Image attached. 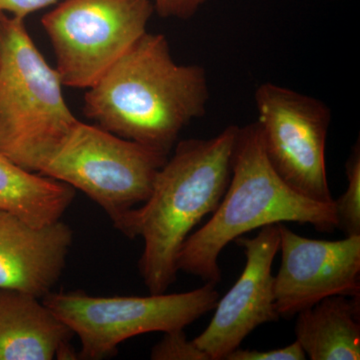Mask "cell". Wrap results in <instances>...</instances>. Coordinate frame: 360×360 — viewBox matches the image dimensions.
I'll return each mask as SVG.
<instances>
[{
  "label": "cell",
  "mask_w": 360,
  "mask_h": 360,
  "mask_svg": "<svg viewBox=\"0 0 360 360\" xmlns=\"http://www.w3.org/2000/svg\"><path fill=\"white\" fill-rule=\"evenodd\" d=\"M359 303V295L328 296L296 314V340L309 359H360Z\"/></svg>",
  "instance_id": "cell-13"
},
{
  "label": "cell",
  "mask_w": 360,
  "mask_h": 360,
  "mask_svg": "<svg viewBox=\"0 0 360 360\" xmlns=\"http://www.w3.org/2000/svg\"><path fill=\"white\" fill-rule=\"evenodd\" d=\"M153 0H65L42 18L61 84L89 89L144 33Z\"/></svg>",
  "instance_id": "cell-7"
},
{
  "label": "cell",
  "mask_w": 360,
  "mask_h": 360,
  "mask_svg": "<svg viewBox=\"0 0 360 360\" xmlns=\"http://www.w3.org/2000/svg\"><path fill=\"white\" fill-rule=\"evenodd\" d=\"M25 20H0V153L40 174L78 122Z\"/></svg>",
  "instance_id": "cell-4"
},
{
  "label": "cell",
  "mask_w": 360,
  "mask_h": 360,
  "mask_svg": "<svg viewBox=\"0 0 360 360\" xmlns=\"http://www.w3.org/2000/svg\"><path fill=\"white\" fill-rule=\"evenodd\" d=\"M307 354L297 340L285 347L276 348L267 352L238 349L227 355L225 360H304Z\"/></svg>",
  "instance_id": "cell-17"
},
{
  "label": "cell",
  "mask_w": 360,
  "mask_h": 360,
  "mask_svg": "<svg viewBox=\"0 0 360 360\" xmlns=\"http://www.w3.org/2000/svg\"><path fill=\"white\" fill-rule=\"evenodd\" d=\"M73 335L39 298L0 290V360L73 359Z\"/></svg>",
  "instance_id": "cell-12"
},
{
  "label": "cell",
  "mask_w": 360,
  "mask_h": 360,
  "mask_svg": "<svg viewBox=\"0 0 360 360\" xmlns=\"http://www.w3.org/2000/svg\"><path fill=\"white\" fill-rule=\"evenodd\" d=\"M238 131V125H229L212 139L179 141L148 200L130 213L123 234L143 239L139 272L153 295L167 292L176 281L182 245L224 198Z\"/></svg>",
  "instance_id": "cell-2"
},
{
  "label": "cell",
  "mask_w": 360,
  "mask_h": 360,
  "mask_svg": "<svg viewBox=\"0 0 360 360\" xmlns=\"http://www.w3.org/2000/svg\"><path fill=\"white\" fill-rule=\"evenodd\" d=\"M73 241L65 222L37 226L0 210V290L42 300L58 283Z\"/></svg>",
  "instance_id": "cell-11"
},
{
  "label": "cell",
  "mask_w": 360,
  "mask_h": 360,
  "mask_svg": "<svg viewBox=\"0 0 360 360\" xmlns=\"http://www.w3.org/2000/svg\"><path fill=\"white\" fill-rule=\"evenodd\" d=\"M150 359L153 360H210V357L196 347L193 340H187L184 329L165 333L162 340L153 347Z\"/></svg>",
  "instance_id": "cell-16"
},
{
  "label": "cell",
  "mask_w": 360,
  "mask_h": 360,
  "mask_svg": "<svg viewBox=\"0 0 360 360\" xmlns=\"http://www.w3.org/2000/svg\"><path fill=\"white\" fill-rule=\"evenodd\" d=\"M4 15H6V14H4V13H0V20H1L2 18H4Z\"/></svg>",
  "instance_id": "cell-20"
},
{
  "label": "cell",
  "mask_w": 360,
  "mask_h": 360,
  "mask_svg": "<svg viewBox=\"0 0 360 360\" xmlns=\"http://www.w3.org/2000/svg\"><path fill=\"white\" fill-rule=\"evenodd\" d=\"M219 300L212 283L172 295L101 297L84 291H51L42 298L79 338L78 356L89 360L112 356L120 343L136 335L184 329L214 309Z\"/></svg>",
  "instance_id": "cell-6"
},
{
  "label": "cell",
  "mask_w": 360,
  "mask_h": 360,
  "mask_svg": "<svg viewBox=\"0 0 360 360\" xmlns=\"http://www.w3.org/2000/svg\"><path fill=\"white\" fill-rule=\"evenodd\" d=\"M255 103L265 155L274 172L305 198L333 202L326 162L328 106L271 82L258 87Z\"/></svg>",
  "instance_id": "cell-8"
},
{
  "label": "cell",
  "mask_w": 360,
  "mask_h": 360,
  "mask_svg": "<svg viewBox=\"0 0 360 360\" xmlns=\"http://www.w3.org/2000/svg\"><path fill=\"white\" fill-rule=\"evenodd\" d=\"M234 243L245 250V269L217 302L207 328L193 340L210 360L226 359L258 326L281 319L276 309L272 276L281 243L278 226L265 225L255 238L239 236Z\"/></svg>",
  "instance_id": "cell-10"
},
{
  "label": "cell",
  "mask_w": 360,
  "mask_h": 360,
  "mask_svg": "<svg viewBox=\"0 0 360 360\" xmlns=\"http://www.w3.org/2000/svg\"><path fill=\"white\" fill-rule=\"evenodd\" d=\"M58 0H0V13H9L25 20L28 14L51 6Z\"/></svg>",
  "instance_id": "cell-19"
},
{
  "label": "cell",
  "mask_w": 360,
  "mask_h": 360,
  "mask_svg": "<svg viewBox=\"0 0 360 360\" xmlns=\"http://www.w3.org/2000/svg\"><path fill=\"white\" fill-rule=\"evenodd\" d=\"M155 11L163 18L189 20L207 0H153Z\"/></svg>",
  "instance_id": "cell-18"
},
{
  "label": "cell",
  "mask_w": 360,
  "mask_h": 360,
  "mask_svg": "<svg viewBox=\"0 0 360 360\" xmlns=\"http://www.w3.org/2000/svg\"><path fill=\"white\" fill-rule=\"evenodd\" d=\"M210 221L191 233L177 257V269L219 283L220 253L239 236L265 225L298 222L319 232L338 229L335 200L319 202L285 184L265 155L257 122L239 127L231 181Z\"/></svg>",
  "instance_id": "cell-3"
},
{
  "label": "cell",
  "mask_w": 360,
  "mask_h": 360,
  "mask_svg": "<svg viewBox=\"0 0 360 360\" xmlns=\"http://www.w3.org/2000/svg\"><path fill=\"white\" fill-rule=\"evenodd\" d=\"M167 158L155 149L78 120L39 174L84 191L123 233L130 213L150 196Z\"/></svg>",
  "instance_id": "cell-5"
},
{
  "label": "cell",
  "mask_w": 360,
  "mask_h": 360,
  "mask_svg": "<svg viewBox=\"0 0 360 360\" xmlns=\"http://www.w3.org/2000/svg\"><path fill=\"white\" fill-rule=\"evenodd\" d=\"M208 101L205 68L179 65L165 35L146 32L87 89L84 110L111 134L168 155Z\"/></svg>",
  "instance_id": "cell-1"
},
{
  "label": "cell",
  "mask_w": 360,
  "mask_h": 360,
  "mask_svg": "<svg viewBox=\"0 0 360 360\" xmlns=\"http://www.w3.org/2000/svg\"><path fill=\"white\" fill-rule=\"evenodd\" d=\"M347 188L335 200L338 229L345 236H360V148L359 141L352 148L345 165Z\"/></svg>",
  "instance_id": "cell-15"
},
{
  "label": "cell",
  "mask_w": 360,
  "mask_h": 360,
  "mask_svg": "<svg viewBox=\"0 0 360 360\" xmlns=\"http://www.w3.org/2000/svg\"><path fill=\"white\" fill-rule=\"evenodd\" d=\"M75 198L73 187L23 169L0 153V210L44 226L60 220Z\"/></svg>",
  "instance_id": "cell-14"
},
{
  "label": "cell",
  "mask_w": 360,
  "mask_h": 360,
  "mask_svg": "<svg viewBox=\"0 0 360 360\" xmlns=\"http://www.w3.org/2000/svg\"><path fill=\"white\" fill-rule=\"evenodd\" d=\"M281 264L274 276L279 316L291 319L328 296L360 295V236L319 240L277 224Z\"/></svg>",
  "instance_id": "cell-9"
}]
</instances>
